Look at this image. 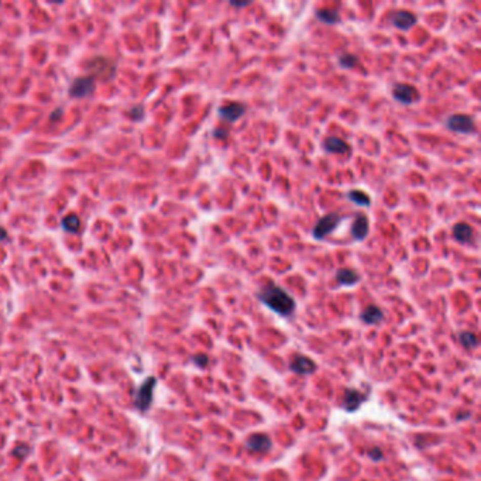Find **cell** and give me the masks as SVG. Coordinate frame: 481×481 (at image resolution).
<instances>
[{"label": "cell", "instance_id": "obj_5", "mask_svg": "<svg viewBox=\"0 0 481 481\" xmlns=\"http://www.w3.org/2000/svg\"><path fill=\"white\" fill-rule=\"evenodd\" d=\"M392 96L402 105H412L414 102L419 99L418 89L408 84H396L392 89Z\"/></svg>", "mask_w": 481, "mask_h": 481}, {"label": "cell", "instance_id": "obj_22", "mask_svg": "<svg viewBox=\"0 0 481 481\" xmlns=\"http://www.w3.org/2000/svg\"><path fill=\"white\" fill-rule=\"evenodd\" d=\"M357 62H358V58H357V55L354 54H342L340 57H339V65L342 66V68H353V66L357 65Z\"/></svg>", "mask_w": 481, "mask_h": 481}, {"label": "cell", "instance_id": "obj_11", "mask_svg": "<svg viewBox=\"0 0 481 481\" xmlns=\"http://www.w3.org/2000/svg\"><path fill=\"white\" fill-rule=\"evenodd\" d=\"M323 150L330 154H346L349 152L350 147L344 140L339 137H326L323 141Z\"/></svg>", "mask_w": 481, "mask_h": 481}, {"label": "cell", "instance_id": "obj_15", "mask_svg": "<svg viewBox=\"0 0 481 481\" xmlns=\"http://www.w3.org/2000/svg\"><path fill=\"white\" fill-rule=\"evenodd\" d=\"M473 227L468 223L460 222V223H456L453 226V237L459 242V243H470L471 238H473Z\"/></svg>", "mask_w": 481, "mask_h": 481}, {"label": "cell", "instance_id": "obj_6", "mask_svg": "<svg viewBox=\"0 0 481 481\" xmlns=\"http://www.w3.org/2000/svg\"><path fill=\"white\" fill-rule=\"evenodd\" d=\"M95 91V76H82L73 81L69 88V95L72 98H86Z\"/></svg>", "mask_w": 481, "mask_h": 481}, {"label": "cell", "instance_id": "obj_25", "mask_svg": "<svg viewBox=\"0 0 481 481\" xmlns=\"http://www.w3.org/2000/svg\"><path fill=\"white\" fill-rule=\"evenodd\" d=\"M215 137L216 139H226L227 137V132L226 130H222V129H218V130H215Z\"/></svg>", "mask_w": 481, "mask_h": 481}, {"label": "cell", "instance_id": "obj_10", "mask_svg": "<svg viewBox=\"0 0 481 481\" xmlns=\"http://www.w3.org/2000/svg\"><path fill=\"white\" fill-rule=\"evenodd\" d=\"M291 371L301 374V376H309L312 374L315 369H316V364L312 362L310 358L305 356H295L294 360L290 364Z\"/></svg>", "mask_w": 481, "mask_h": 481}, {"label": "cell", "instance_id": "obj_19", "mask_svg": "<svg viewBox=\"0 0 481 481\" xmlns=\"http://www.w3.org/2000/svg\"><path fill=\"white\" fill-rule=\"evenodd\" d=\"M316 17L322 23L329 24V26L337 24L340 21V16H339L336 10H317Z\"/></svg>", "mask_w": 481, "mask_h": 481}, {"label": "cell", "instance_id": "obj_13", "mask_svg": "<svg viewBox=\"0 0 481 481\" xmlns=\"http://www.w3.org/2000/svg\"><path fill=\"white\" fill-rule=\"evenodd\" d=\"M366 399V395L358 392L356 389H346L344 391V408L349 412H353L360 408L363 402Z\"/></svg>", "mask_w": 481, "mask_h": 481}, {"label": "cell", "instance_id": "obj_14", "mask_svg": "<svg viewBox=\"0 0 481 481\" xmlns=\"http://www.w3.org/2000/svg\"><path fill=\"white\" fill-rule=\"evenodd\" d=\"M91 69L98 75H105L106 78H112L114 73V65L106 58H95L91 61Z\"/></svg>", "mask_w": 481, "mask_h": 481}, {"label": "cell", "instance_id": "obj_26", "mask_svg": "<svg viewBox=\"0 0 481 481\" xmlns=\"http://www.w3.org/2000/svg\"><path fill=\"white\" fill-rule=\"evenodd\" d=\"M250 3L251 2H240V3H237V2H230L231 6H234V7H246V6H249Z\"/></svg>", "mask_w": 481, "mask_h": 481}, {"label": "cell", "instance_id": "obj_2", "mask_svg": "<svg viewBox=\"0 0 481 481\" xmlns=\"http://www.w3.org/2000/svg\"><path fill=\"white\" fill-rule=\"evenodd\" d=\"M343 220L342 216H339L337 213H329L326 216H323L322 219H319V222L315 224L313 230H312V236L316 238V240H322L326 236H329L332 231L336 230V227L340 224Z\"/></svg>", "mask_w": 481, "mask_h": 481}, {"label": "cell", "instance_id": "obj_7", "mask_svg": "<svg viewBox=\"0 0 481 481\" xmlns=\"http://www.w3.org/2000/svg\"><path fill=\"white\" fill-rule=\"evenodd\" d=\"M416 21H418V19H416L415 14L407 12V10H398V12H394L391 16L392 26L399 28V30H404V31L412 28L416 24Z\"/></svg>", "mask_w": 481, "mask_h": 481}, {"label": "cell", "instance_id": "obj_24", "mask_svg": "<svg viewBox=\"0 0 481 481\" xmlns=\"http://www.w3.org/2000/svg\"><path fill=\"white\" fill-rule=\"evenodd\" d=\"M193 362L196 363L199 367H205V366L208 364V357L202 356V354H201V356H195L193 357Z\"/></svg>", "mask_w": 481, "mask_h": 481}, {"label": "cell", "instance_id": "obj_16", "mask_svg": "<svg viewBox=\"0 0 481 481\" xmlns=\"http://www.w3.org/2000/svg\"><path fill=\"white\" fill-rule=\"evenodd\" d=\"M360 317H362L363 322L367 323V325H376V323L381 322L384 315H382V310L378 306L370 305V306H367L366 309L363 310Z\"/></svg>", "mask_w": 481, "mask_h": 481}, {"label": "cell", "instance_id": "obj_27", "mask_svg": "<svg viewBox=\"0 0 481 481\" xmlns=\"http://www.w3.org/2000/svg\"><path fill=\"white\" fill-rule=\"evenodd\" d=\"M7 237V233H6V230H5V229H2V227H0V240H5V238Z\"/></svg>", "mask_w": 481, "mask_h": 481}, {"label": "cell", "instance_id": "obj_18", "mask_svg": "<svg viewBox=\"0 0 481 481\" xmlns=\"http://www.w3.org/2000/svg\"><path fill=\"white\" fill-rule=\"evenodd\" d=\"M347 199L351 201L353 204L358 205V206H364V208H369L371 205V198L366 192L360 191V189H351L347 192Z\"/></svg>", "mask_w": 481, "mask_h": 481}, {"label": "cell", "instance_id": "obj_9", "mask_svg": "<svg viewBox=\"0 0 481 481\" xmlns=\"http://www.w3.org/2000/svg\"><path fill=\"white\" fill-rule=\"evenodd\" d=\"M271 439L270 436L264 435V433H256V435H251L247 442H246V446L251 452H256V453H265L271 449Z\"/></svg>", "mask_w": 481, "mask_h": 481}, {"label": "cell", "instance_id": "obj_23", "mask_svg": "<svg viewBox=\"0 0 481 481\" xmlns=\"http://www.w3.org/2000/svg\"><path fill=\"white\" fill-rule=\"evenodd\" d=\"M369 456L374 461H378L382 459V452L378 448H373L371 450H369Z\"/></svg>", "mask_w": 481, "mask_h": 481}, {"label": "cell", "instance_id": "obj_17", "mask_svg": "<svg viewBox=\"0 0 481 481\" xmlns=\"http://www.w3.org/2000/svg\"><path fill=\"white\" fill-rule=\"evenodd\" d=\"M337 283L340 285H346V287H353L356 285L357 281L360 279V277L357 275L356 272L350 268H340L336 274Z\"/></svg>", "mask_w": 481, "mask_h": 481}, {"label": "cell", "instance_id": "obj_21", "mask_svg": "<svg viewBox=\"0 0 481 481\" xmlns=\"http://www.w3.org/2000/svg\"><path fill=\"white\" fill-rule=\"evenodd\" d=\"M459 340L467 349H474V347H477V343H478L477 342V336L474 333H471V332H461L459 335Z\"/></svg>", "mask_w": 481, "mask_h": 481}, {"label": "cell", "instance_id": "obj_12", "mask_svg": "<svg viewBox=\"0 0 481 481\" xmlns=\"http://www.w3.org/2000/svg\"><path fill=\"white\" fill-rule=\"evenodd\" d=\"M367 234H369V220L364 215H358L351 226V236L354 240L363 242L367 237Z\"/></svg>", "mask_w": 481, "mask_h": 481}, {"label": "cell", "instance_id": "obj_1", "mask_svg": "<svg viewBox=\"0 0 481 481\" xmlns=\"http://www.w3.org/2000/svg\"><path fill=\"white\" fill-rule=\"evenodd\" d=\"M261 302L281 316H291L295 310L297 303L287 291L275 284H268L257 294Z\"/></svg>", "mask_w": 481, "mask_h": 481}, {"label": "cell", "instance_id": "obj_3", "mask_svg": "<svg viewBox=\"0 0 481 481\" xmlns=\"http://www.w3.org/2000/svg\"><path fill=\"white\" fill-rule=\"evenodd\" d=\"M446 127L449 130L461 134H471L475 132V123L468 114H452L446 120Z\"/></svg>", "mask_w": 481, "mask_h": 481}, {"label": "cell", "instance_id": "obj_4", "mask_svg": "<svg viewBox=\"0 0 481 481\" xmlns=\"http://www.w3.org/2000/svg\"><path fill=\"white\" fill-rule=\"evenodd\" d=\"M155 382L157 381H155V378H154V377H148V378L141 384V387H140L139 391H137V395H136V405H137V408H139L141 412L147 411V409L150 408V405H151L152 392H154Z\"/></svg>", "mask_w": 481, "mask_h": 481}, {"label": "cell", "instance_id": "obj_8", "mask_svg": "<svg viewBox=\"0 0 481 481\" xmlns=\"http://www.w3.org/2000/svg\"><path fill=\"white\" fill-rule=\"evenodd\" d=\"M246 112V107L242 103H229V105L220 106L218 109L219 116L227 122V123H234L237 122Z\"/></svg>", "mask_w": 481, "mask_h": 481}, {"label": "cell", "instance_id": "obj_20", "mask_svg": "<svg viewBox=\"0 0 481 481\" xmlns=\"http://www.w3.org/2000/svg\"><path fill=\"white\" fill-rule=\"evenodd\" d=\"M62 227H64L66 231H69V233H76L81 227L79 218L75 216V215L66 216V218H64V220H62Z\"/></svg>", "mask_w": 481, "mask_h": 481}]
</instances>
